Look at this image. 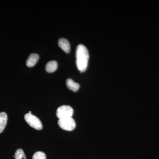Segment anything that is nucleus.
I'll list each match as a JSON object with an SVG mask.
<instances>
[{"mask_svg": "<svg viewBox=\"0 0 159 159\" xmlns=\"http://www.w3.org/2000/svg\"><path fill=\"white\" fill-rule=\"evenodd\" d=\"M57 67V64L55 61H49L46 66V70L48 73H53L56 71Z\"/></svg>", "mask_w": 159, "mask_h": 159, "instance_id": "obj_9", "label": "nucleus"}, {"mask_svg": "<svg viewBox=\"0 0 159 159\" xmlns=\"http://www.w3.org/2000/svg\"><path fill=\"white\" fill-rule=\"evenodd\" d=\"M29 114H31V111H29Z\"/></svg>", "mask_w": 159, "mask_h": 159, "instance_id": "obj_12", "label": "nucleus"}, {"mask_svg": "<svg viewBox=\"0 0 159 159\" xmlns=\"http://www.w3.org/2000/svg\"><path fill=\"white\" fill-rule=\"evenodd\" d=\"M32 159H46L45 154L42 152H37L33 155Z\"/></svg>", "mask_w": 159, "mask_h": 159, "instance_id": "obj_11", "label": "nucleus"}, {"mask_svg": "<svg viewBox=\"0 0 159 159\" xmlns=\"http://www.w3.org/2000/svg\"><path fill=\"white\" fill-rule=\"evenodd\" d=\"M25 119L28 124L37 130L42 129L43 125L39 118L31 114L28 113L25 116Z\"/></svg>", "mask_w": 159, "mask_h": 159, "instance_id": "obj_2", "label": "nucleus"}, {"mask_svg": "<svg viewBox=\"0 0 159 159\" xmlns=\"http://www.w3.org/2000/svg\"><path fill=\"white\" fill-rule=\"evenodd\" d=\"M39 59V56L37 54H31L28 57L26 65L29 67L34 66Z\"/></svg>", "mask_w": 159, "mask_h": 159, "instance_id": "obj_6", "label": "nucleus"}, {"mask_svg": "<svg viewBox=\"0 0 159 159\" xmlns=\"http://www.w3.org/2000/svg\"><path fill=\"white\" fill-rule=\"evenodd\" d=\"M74 114V110L68 105H63L57 108L56 116L60 119L72 117Z\"/></svg>", "mask_w": 159, "mask_h": 159, "instance_id": "obj_4", "label": "nucleus"}, {"mask_svg": "<svg viewBox=\"0 0 159 159\" xmlns=\"http://www.w3.org/2000/svg\"><path fill=\"white\" fill-rule=\"evenodd\" d=\"M58 46L66 53H69L70 50V43L64 38H60L58 41Z\"/></svg>", "mask_w": 159, "mask_h": 159, "instance_id": "obj_5", "label": "nucleus"}, {"mask_svg": "<svg viewBox=\"0 0 159 159\" xmlns=\"http://www.w3.org/2000/svg\"><path fill=\"white\" fill-rule=\"evenodd\" d=\"M15 159H27L22 149L21 148L18 149L15 154Z\"/></svg>", "mask_w": 159, "mask_h": 159, "instance_id": "obj_10", "label": "nucleus"}, {"mask_svg": "<svg viewBox=\"0 0 159 159\" xmlns=\"http://www.w3.org/2000/svg\"><path fill=\"white\" fill-rule=\"evenodd\" d=\"M7 119L8 117L6 113L4 112L0 113V133L2 132L5 129L7 124Z\"/></svg>", "mask_w": 159, "mask_h": 159, "instance_id": "obj_8", "label": "nucleus"}, {"mask_svg": "<svg viewBox=\"0 0 159 159\" xmlns=\"http://www.w3.org/2000/svg\"><path fill=\"white\" fill-rule=\"evenodd\" d=\"M58 124L61 128L67 131L74 130L76 127V123L72 117L59 119Z\"/></svg>", "mask_w": 159, "mask_h": 159, "instance_id": "obj_3", "label": "nucleus"}, {"mask_svg": "<svg viewBox=\"0 0 159 159\" xmlns=\"http://www.w3.org/2000/svg\"><path fill=\"white\" fill-rule=\"evenodd\" d=\"M76 64L77 69L80 72L86 70L89 59V51L84 45L79 44L76 50Z\"/></svg>", "mask_w": 159, "mask_h": 159, "instance_id": "obj_1", "label": "nucleus"}, {"mask_svg": "<svg viewBox=\"0 0 159 159\" xmlns=\"http://www.w3.org/2000/svg\"><path fill=\"white\" fill-rule=\"evenodd\" d=\"M66 84L69 89L71 90L74 92H77L80 88L79 84L75 82L73 80L70 79V78L67 79Z\"/></svg>", "mask_w": 159, "mask_h": 159, "instance_id": "obj_7", "label": "nucleus"}]
</instances>
